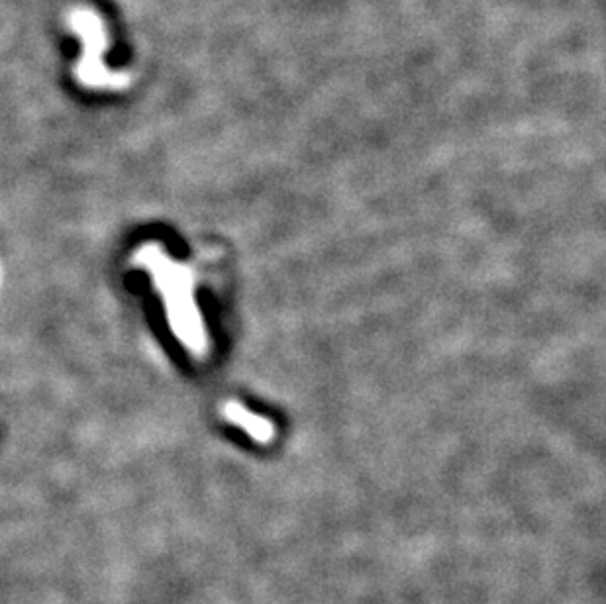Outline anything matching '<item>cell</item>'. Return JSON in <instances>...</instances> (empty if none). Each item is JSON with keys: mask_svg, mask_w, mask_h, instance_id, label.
I'll return each instance as SVG.
<instances>
[]
</instances>
